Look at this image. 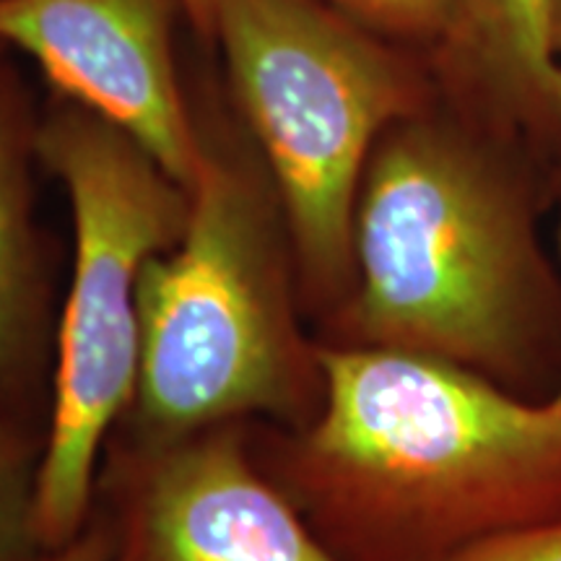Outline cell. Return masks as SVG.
<instances>
[{
	"label": "cell",
	"mask_w": 561,
	"mask_h": 561,
	"mask_svg": "<svg viewBox=\"0 0 561 561\" xmlns=\"http://www.w3.org/2000/svg\"><path fill=\"white\" fill-rule=\"evenodd\" d=\"M187 21H191L193 37L208 50L210 45V13H214V0H185Z\"/></svg>",
	"instance_id": "cell-14"
},
{
	"label": "cell",
	"mask_w": 561,
	"mask_h": 561,
	"mask_svg": "<svg viewBox=\"0 0 561 561\" xmlns=\"http://www.w3.org/2000/svg\"><path fill=\"white\" fill-rule=\"evenodd\" d=\"M185 0H0V45L55 96L121 125L191 187L203 133L178 58Z\"/></svg>",
	"instance_id": "cell-7"
},
{
	"label": "cell",
	"mask_w": 561,
	"mask_h": 561,
	"mask_svg": "<svg viewBox=\"0 0 561 561\" xmlns=\"http://www.w3.org/2000/svg\"><path fill=\"white\" fill-rule=\"evenodd\" d=\"M39 107L0 62V413L47 426L58 331L50 250L37 219Z\"/></svg>",
	"instance_id": "cell-8"
},
{
	"label": "cell",
	"mask_w": 561,
	"mask_h": 561,
	"mask_svg": "<svg viewBox=\"0 0 561 561\" xmlns=\"http://www.w3.org/2000/svg\"><path fill=\"white\" fill-rule=\"evenodd\" d=\"M557 398H559V401H561V390H559V392H557Z\"/></svg>",
	"instance_id": "cell-17"
},
{
	"label": "cell",
	"mask_w": 561,
	"mask_h": 561,
	"mask_svg": "<svg viewBox=\"0 0 561 561\" xmlns=\"http://www.w3.org/2000/svg\"><path fill=\"white\" fill-rule=\"evenodd\" d=\"M322 403L252 424L271 481L341 561H445L561 517V401L430 356L320 341Z\"/></svg>",
	"instance_id": "cell-1"
},
{
	"label": "cell",
	"mask_w": 561,
	"mask_h": 561,
	"mask_svg": "<svg viewBox=\"0 0 561 561\" xmlns=\"http://www.w3.org/2000/svg\"><path fill=\"white\" fill-rule=\"evenodd\" d=\"M208 50L276 187L305 314L325 322L354 286V208L371 151L424 112V87L385 37L322 0H214Z\"/></svg>",
	"instance_id": "cell-5"
},
{
	"label": "cell",
	"mask_w": 561,
	"mask_h": 561,
	"mask_svg": "<svg viewBox=\"0 0 561 561\" xmlns=\"http://www.w3.org/2000/svg\"><path fill=\"white\" fill-rule=\"evenodd\" d=\"M364 30L401 42L445 37L458 0H322Z\"/></svg>",
	"instance_id": "cell-11"
},
{
	"label": "cell",
	"mask_w": 561,
	"mask_h": 561,
	"mask_svg": "<svg viewBox=\"0 0 561 561\" xmlns=\"http://www.w3.org/2000/svg\"><path fill=\"white\" fill-rule=\"evenodd\" d=\"M5 58H9V50H5V47H3V45H0V62H3Z\"/></svg>",
	"instance_id": "cell-16"
},
{
	"label": "cell",
	"mask_w": 561,
	"mask_h": 561,
	"mask_svg": "<svg viewBox=\"0 0 561 561\" xmlns=\"http://www.w3.org/2000/svg\"><path fill=\"white\" fill-rule=\"evenodd\" d=\"M45 430L0 413V561H37L34 523Z\"/></svg>",
	"instance_id": "cell-10"
},
{
	"label": "cell",
	"mask_w": 561,
	"mask_h": 561,
	"mask_svg": "<svg viewBox=\"0 0 561 561\" xmlns=\"http://www.w3.org/2000/svg\"><path fill=\"white\" fill-rule=\"evenodd\" d=\"M445 561H561V517L489 536Z\"/></svg>",
	"instance_id": "cell-12"
},
{
	"label": "cell",
	"mask_w": 561,
	"mask_h": 561,
	"mask_svg": "<svg viewBox=\"0 0 561 561\" xmlns=\"http://www.w3.org/2000/svg\"><path fill=\"white\" fill-rule=\"evenodd\" d=\"M37 159L73 224L34 507L53 551L96 510L104 450L136 398L144 271L182 237L191 191L121 125L55 94L39 110Z\"/></svg>",
	"instance_id": "cell-4"
},
{
	"label": "cell",
	"mask_w": 561,
	"mask_h": 561,
	"mask_svg": "<svg viewBox=\"0 0 561 561\" xmlns=\"http://www.w3.org/2000/svg\"><path fill=\"white\" fill-rule=\"evenodd\" d=\"M250 426L167 442L112 434L96 486L112 561H341L263 471Z\"/></svg>",
	"instance_id": "cell-6"
},
{
	"label": "cell",
	"mask_w": 561,
	"mask_h": 561,
	"mask_svg": "<svg viewBox=\"0 0 561 561\" xmlns=\"http://www.w3.org/2000/svg\"><path fill=\"white\" fill-rule=\"evenodd\" d=\"M546 276L496 174L424 110L371 151L354 208V286L320 341L504 380L536 339Z\"/></svg>",
	"instance_id": "cell-3"
},
{
	"label": "cell",
	"mask_w": 561,
	"mask_h": 561,
	"mask_svg": "<svg viewBox=\"0 0 561 561\" xmlns=\"http://www.w3.org/2000/svg\"><path fill=\"white\" fill-rule=\"evenodd\" d=\"M553 96H557L559 100V104H561V70H559V79H557V87H553V91H551Z\"/></svg>",
	"instance_id": "cell-15"
},
{
	"label": "cell",
	"mask_w": 561,
	"mask_h": 561,
	"mask_svg": "<svg viewBox=\"0 0 561 561\" xmlns=\"http://www.w3.org/2000/svg\"><path fill=\"white\" fill-rule=\"evenodd\" d=\"M112 525L107 515L96 507L87 528H83L73 541H68L60 549L45 551L37 561H112Z\"/></svg>",
	"instance_id": "cell-13"
},
{
	"label": "cell",
	"mask_w": 561,
	"mask_h": 561,
	"mask_svg": "<svg viewBox=\"0 0 561 561\" xmlns=\"http://www.w3.org/2000/svg\"><path fill=\"white\" fill-rule=\"evenodd\" d=\"M559 0H458L445 37L500 73H515L538 91H553V24Z\"/></svg>",
	"instance_id": "cell-9"
},
{
	"label": "cell",
	"mask_w": 561,
	"mask_h": 561,
	"mask_svg": "<svg viewBox=\"0 0 561 561\" xmlns=\"http://www.w3.org/2000/svg\"><path fill=\"white\" fill-rule=\"evenodd\" d=\"M198 121L187 224L140 284L138 385L117 426L138 442L224 424L299 430L325 390L276 187L231 110L198 107Z\"/></svg>",
	"instance_id": "cell-2"
}]
</instances>
